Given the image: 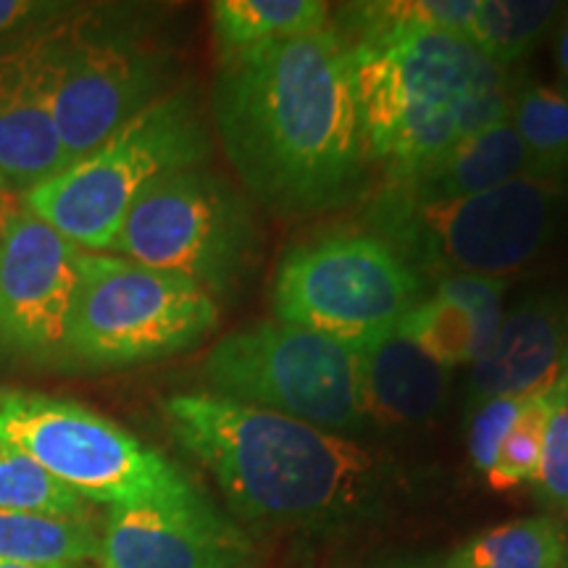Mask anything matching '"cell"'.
<instances>
[{
    "instance_id": "cell-6",
    "label": "cell",
    "mask_w": 568,
    "mask_h": 568,
    "mask_svg": "<svg viewBox=\"0 0 568 568\" xmlns=\"http://www.w3.org/2000/svg\"><path fill=\"white\" fill-rule=\"evenodd\" d=\"M216 324L219 303L187 276L82 251L63 364L88 372L153 364L193 351Z\"/></svg>"
},
{
    "instance_id": "cell-34",
    "label": "cell",
    "mask_w": 568,
    "mask_h": 568,
    "mask_svg": "<svg viewBox=\"0 0 568 568\" xmlns=\"http://www.w3.org/2000/svg\"><path fill=\"white\" fill-rule=\"evenodd\" d=\"M3 195H6V193H3V190H0V201H3Z\"/></svg>"
},
{
    "instance_id": "cell-1",
    "label": "cell",
    "mask_w": 568,
    "mask_h": 568,
    "mask_svg": "<svg viewBox=\"0 0 568 568\" xmlns=\"http://www.w3.org/2000/svg\"><path fill=\"white\" fill-rule=\"evenodd\" d=\"M211 105L226 161L264 209L311 216L364 195L372 163L332 27L219 61Z\"/></svg>"
},
{
    "instance_id": "cell-25",
    "label": "cell",
    "mask_w": 568,
    "mask_h": 568,
    "mask_svg": "<svg viewBox=\"0 0 568 568\" xmlns=\"http://www.w3.org/2000/svg\"><path fill=\"white\" fill-rule=\"evenodd\" d=\"M0 508L90 518V503L55 481L45 468L0 445Z\"/></svg>"
},
{
    "instance_id": "cell-3",
    "label": "cell",
    "mask_w": 568,
    "mask_h": 568,
    "mask_svg": "<svg viewBox=\"0 0 568 568\" xmlns=\"http://www.w3.org/2000/svg\"><path fill=\"white\" fill-rule=\"evenodd\" d=\"M345 51L368 163L385 182L408 180L506 122L524 88L464 34L410 32Z\"/></svg>"
},
{
    "instance_id": "cell-14",
    "label": "cell",
    "mask_w": 568,
    "mask_h": 568,
    "mask_svg": "<svg viewBox=\"0 0 568 568\" xmlns=\"http://www.w3.org/2000/svg\"><path fill=\"white\" fill-rule=\"evenodd\" d=\"M53 24L0 45V190L24 197L69 166L53 116Z\"/></svg>"
},
{
    "instance_id": "cell-30",
    "label": "cell",
    "mask_w": 568,
    "mask_h": 568,
    "mask_svg": "<svg viewBox=\"0 0 568 568\" xmlns=\"http://www.w3.org/2000/svg\"><path fill=\"white\" fill-rule=\"evenodd\" d=\"M67 3L45 0H0V45L24 38L69 17Z\"/></svg>"
},
{
    "instance_id": "cell-21",
    "label": "cell",
    "mask_w": 568,
    "mask_h": 568,
    "mask_svg": "<svg viewBox=\"0 0 568 568\" xmlns=\"http://www.w3.org/2000/svg\"><path fill=\"white\" fill-rule=\"evenodd\" d=\"M568 537L556 518H516L487 529L450 552L439 568H560Z\"/></svg>"
},
{
    "instance_id": "cell-7",
    "label": "cell",
    "mask_w": 568,
    "mask_h": 568,
    "mask_svg": "<svg viewBox=\"0 0 568 568\" xmlns=\"http://www.w3.org/2000/svg\"><path fill=\"white\" fill-rule=\"evenodd\" d=\"M109 253L187 276L216 301L237 293L258 268L264 230L243 190L203 163L148 184Z\"/></svg>"
},
{
    "instance_id": "cell-12",
    "label": "cell",
    "mask_w": 568,
    "mask_h": 568,
    "mask_svg": "<svg viewBox=\"0 0 568 568\" xmlns=\"http://www.w3.org/2000/svg\"><path fill=\"white\" fill-rule=\"evenodd\" d=\"M82 251L27 209L0 219V358L63 364Z\"/></svg>"
},
{
    "instance_id": "cell-17",
    "label": "cell",
    "mask_w": 568,
    "mask_h": 568,
    "mask_svg": "<svg viewBox=\"0 0 568 568\" xmlns=\"http://www.w3.org/2000/svg\"><path fill=\"white\" fill-rule=\"evenodd\" d=\"M518 176L537 174L516 126L506 119L460 142L424 172L400 182H382L379 190L410 203H439L479 195Z\"/></svg>"
},
{
    "instance_id": "cell-20",
    "label": "cell",
    "mask_w": 568,
    "mask_h": 568,
    "mask_svg": "<svg viewBox=\"0 0 568 568\" xmlns=\"http://www.w3.org/2000/svg\"><path fill=\"white\" fill-rule=\"evenodd\" d=\"M98 558H101V535L90 518L0 508V560L59 566Z\"/></svg>"
},
{
    "instance_id": "cell-24",
    "label": "cell",
    "mask_w": 568,
    "mask_h": 568,
    "mask_svg": "<svg viewBox=\"0 0 568 568\" xmlns=\"http://www.w3.org/2000/svg\"><path fill=\"white\" fill-rule=\"evenodd\" d=\"M397 329L445 368L474 364L479 358L477 326L466 314V308L447 297L432 295L426 301H418L400 318Z\"/></svg>"
},
{
    "instance_id": "cell-28",
    "label": "cell",
    "mask_w": 568,
    "mask_h": 568,
    "mask_svg": "<svg viewBox=\"0 0 568 568\" xmlns=\"http://www.w3.org/2000/svg\"><path fill=\"white\" fill-rule=\"evenodd\" d=\"M508 282L495 280V276H474V274H453L443 276L435 284V295L447 297V301L458 303L471 316L477 326L479 339V358L493 345L503 324V295H506Z\"/></svg>"
},
{
    "instance_id": "cell-29",
    "label": "cell",
    "mask_w": 568,
    "mask_h": 568,
    "mask_svg": "<svg viewBox=\"0 0 568 568\" xmlns=\"http://www.w3.org/2000/svg\"><path fill=\"white\" fill-rule=\"evenodd\" d=\"M529 395H506V397H489L479 403L471 414L468 424V458L479 474H489L495 466L500 447L514 429V424L527 406Z\"/></svg>"
},
{
    "instance_id": "cell-9",
    "label": "cell",
    "mask_w": 568,
    "mask_h": 568,
    "mask_svg": "<svg viewBox=\"0 0 568 568\" xmlns=\"http://www.w3.org/2000/svg\"><path fill=\"white\" fill-rule=\"evenodd\" d=\"M201 376L205 393L335 435L368 422L351 347L276 318L245 324L216 339L205 353Z\"/></svg>"
},
{
    "instance_id": "cell-5",
    "label": "cell",
    "mask_w": 568,
    "mask_h": 568,
    "mask_svg": "<svg viewBox=\"0 0 568 568\" xmlns=\"http://www.w3.org/2000/svg\"><path fill=\"white\" fill-rule=\"evenodd\" d=\"M211 134L193 88L163 92L84 159L24 195V209L84 253H109L148 184L203 166Z\"/></svg>"
},
{
    "instance_id": "cell-23",
    "label": "cell",
    "mask_w": 568,
    "mask_h": 568,
    "mask_svg": "<svg viewBox=\"0 0 568 568\" xmlns=\"http://www.w3.org/2000/svg\"><path fill=\"white\" fill-rule=\"evenodd\" d=\"M510 124L539 180L568 190V92L558 84H524L510 109Z\"/></svg>"
},
{
    "instance_id": "cell-18",
    "label": "cell",
    "mask_w": 568,
    "mask_h": 568,
    "mask_svg": "<svg viewBox=\"0 0 568 568\" xmlns=\"http://www.w3.org/2000/svg\"><path fill=\"white\" fill-rule=\"evenodd\" d=\"M474 11L477 0H376L339 6L332 11L329 27L345 48L410 32H453L466 38Z\"/></svg>"
},
{
    "instance_id": "cell-10",
    "label": "cell",
    "mask_w": 568,
    "mask_h": 568,
    "mask_svg": "<svg viewBox=\"0 0 568 568\" xmlns=\"http://www.w3.org/2000/svg\"><path fill=\"white\" fill-rule=\"evenodd\" d=\"M0 445L32 458L82 500L132 506L195 485L153 447L88 406L0 387Z\"/></svg>"
},
{
    "instance_id": "cell-4",
    "label": "cell",
    "mask_w": 568,
    "mask_h": 568,
    "mask_svg": "<svg viewBox=\"0 0 568 568\" xmlns=\"http://www.w3.org/2000/svg\"><path fill=\"white\" fill-rule=\"evenodd\" d=\"M568 190L518 176L479 195L410 203L376 190L364 230L393 247L422 276L474 274L506 280L535 264L556 240Z\"/></svg>"
},
{
    "instance_id": "cell-33",
    "label": "cell",
    "mask_w": 568,
    "mask_h": 568,
    "mask_svg": "<svg viewBox=\"0 0 568 568\" xmlns=\"http://www.w3.org/2000/svg\"><path fill=\"white\" fill-rule=\"evenodd\" d=\"M560 568H568V558H566V560H564V566H560Z\"/></svg>"
},
{
    "instance_id": "cell-27",
    "label": "cell",
    "mask_w": 568,
    "mask_h": 568,
    "mask_svg": "<svg viewBox=\"0 0 568 568\" xmlns=\"http://www.w3.org/2000/svg\"><path fill=\"white\" fill-rule=\"evenodd\" d=\"M535 481L548 506L568 510V368L548 389L542 460Z\"/></svg>"
},
{
    "instance_id": "cell-13",
    "label": "cell",
    "mask_w": 568,
    "mask_h": 568,
    "mask_svg": "<svg viewBox=\"0 0 568 568\" xmlns=\"http://www.w3.org/2000/svg\"><path fill=\"white\" fill-rule=\"evenodd\" d=\"M103 568H253V542L193 487L109 508Z\"/></svg>"
},
{
    "instance_id": "cell-16",
    "label": "cell",
    "mask_w": 568,
    "mask_h": 568,
    "mask_svg": "<svg viewBox=\"0 0 568 568\" xmlns=\"http://www.w3.org/2000/svg\"><path fill=\"white\" fill-rule=\"evenodd\" d=\"M351 351L358 364L361 400L368 418L406 426L422 424L443 408L450 389V368L429 358L397 326Z\"/></svg>"
},
{
    "instance_id": "cell-19",
    "label": "cell",
    "mask_w": 568,
    "mask_h": 568,
    "mask_svg": "<svg viewBox=\"0 0 568 568\" xmlns=\"http://www.w3.org/2000/svg\"><path fill=\"white\" fill-rule=\"evenodd\" d=\"M329 17V6L318 0H216L211 32L219 61H224L264 42L326 30Z\"/></svg>"
},
{
    "instance_id": "cell-11",
    "label": "cell",
    "mask_w": 568,
    "mask_h": 568,
    "mask_svg": "<svg viewBox=\"0 0 568 568\" xmlns=\"http://www.w3.org/2000/svg\"><path fill=\"white\" fill-rule=\"evenodd\" d=\"M53 116L69 163L169 92V55L101 13H69L51 32Z\"/></svg>"
},
{
    "instance_id": "cell-8",
    "label": "cell",
    "mask_w": 568,
    "mask_h": 568,
    "mask_svg": "<svg viewBox=\"0 0 568 568\" xmlns=\"http://www.w3.org/2000/svg\"><path fill=\"white\" fill-rule=\"evenodd\" d=\"M422 293V276L385 240L366 230H332L282 255L272 311L276 322L358 347L395 329Z\"/></svg>"
},
{
    "instance_id": "cell-32",
    "label": "cell",
    "mask_w": 568,
    "mask_h": 568,
    "mask_svg": "<svg viewBox=\"0 0 568 568\" xmlns=\"http://www.w3.org/2000/svg\"><path fill=\"white\" fill-rule=\"evenodd\" d=\"M0 568H88L84 564H59V566H27V564H9V560H0Z\"/></svg>"
},
{
    "instance_id": "cell-2",
    "label": "cell",
    "mask_w": 568,
    "mask_h": 568,
    "mask_svg": "<svg viewBox=\"0 0 568 568\" xmlns=\"http://www.w3.org/2000/svg\"><path fill=\"white\" fill-rule=\"evenodd\" d=\"M161 414L253 527H345L385 495V466L351 437L211 393L169 395Z\"/></svg>"
},
{
    "instance_id": "cell-15",
    "label": "cell",
    "mask_w": 568,
    "mask_h": 568,
    "mask_svg": "<svg viewBox=\"0 0 568 568\" xmlns=\"http://www.w3.org/2000/svg\"><path fill=\"white\" fill-rule=\"evenodd\" d=\"M566 368L568 293H537L503 316L493 345L474 361L468 403L477 408L489 397L531 395L550 387Z\"/></svg>"
},
{
    "instance_id": "cell-31",
    "label": "cell",
    "mask_w": 568,
    "mask_h": 568,
    "mask_svg": "<svg viewBox=\"0 0 568 568\" xmlns=\"http://www.w3.org/2000/svg\"><path fill=\"white\" fill-rule=\"evenodd\" d=\"M556 67L560 74V84L568 92V11L560 19L558 30H556Z\"/></svg>"
},
{
    "instance_id": "cell-22",
    "label": "cell",
    "mask_w": 568,
    "mask_h": 568,
    "mask_svg": "<svg viewBox=\"0 0 568 568\" xmlns=\"http://www.w3.org/2000/svg\"><path fill=\"white\" fill-rule=\"evenodd\" d=\"M558 11L548 0H477L466 38L497 67L514 71L542 42Z\"/></svg>"
},
{
    "instance_id": "cell-26",
    "label": "cell",
    "mask_w": 568,
    "mask_h": 568,
    "mask_svg": "<svg viewBox=\"0 0 568 568\" xmlns=\"http://www.w3.org/2000/svg\"><path fill=\"white\" fill-rule=\"evenodd\" d=\"M548 389L550 387L529 395L527 406L500 447V456L489 468L487 485L495 493H506V489H516L537 479L539 460H542L545 418H548Z\"/></svg>"
}]
</instances>
